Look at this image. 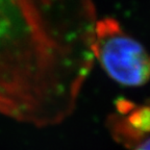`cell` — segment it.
Wrapping results in <instances>:
<instances>
[{
	"label": "cell",
	"mask_w": 150,
	"mask_h": 150,
	"mask_svg": "<svg viewBox=\"0 0 150 150\" xmlns=\"http://www.w3.org/2000/svg\"><path fill=\"white\" fill-rule=\"evenodd\" d=\"M93 0H0V115L46 127L74 112L94 65Z\"/></svg>",
	"instance_id": "6da1fadb"
},
{
	"label": "cell",
	"mask_w": 150,
	"mask_h": 150,
	"mask_svg": "<svg viewBox=\"0 0 150 150\" xmlns=\"http://www.w3.org/2000/svg\"><path fill=\"white\" fill-rule=\"evenodd\" d=\"M94 59L116 82L141 87L150 81V52L112 17L98 19L93 41Z\"/></svg>",
	"instance_id": "7a4b0ae2"
},
{
	"label": "cell",
	"mask_w": 150,
	"mask_h": 150,
	"mask_svg": "<svg viewBox=\"0 0 150 150\" xmlns=\"http://www.w3.org/2000/svg\"><path fill=\"white\" fill-rule=\"evenodd\" d=\"M112 128L118 138L137 140L144 132L150 130V104L136 106L134 110L112 117Z\"/></svg>",
	"instance_id": "3957f363"
},
{
	"label": "cell",
	"mask_w": 150,
	"mask_h": 150,
	"mask_svg": "<svg viewBox=\"0 0 150 150\" xmlns=\"http://www.w3.org/2000/svg\"><path fill=\"white\" fill-rule=\"evenodd\" d=\"M132 150H150V137L140 141Z\"/></svg>",
	"instance_id": "277c9868"
}]
</instances>
